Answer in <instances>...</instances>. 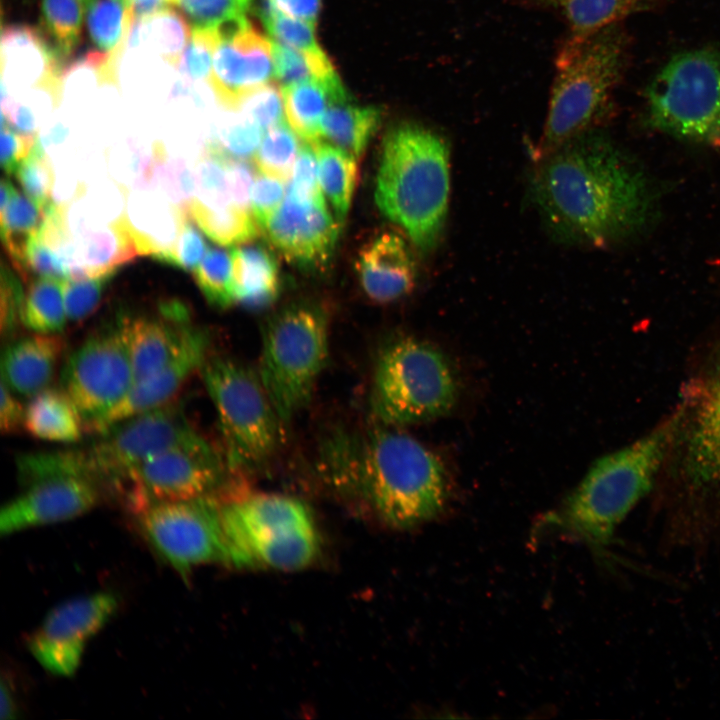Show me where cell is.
<instances>
[{"instance_id": "cell-1", "label": "cell", "mask_w": 720, "mask_h": 720, "mask_svg": "<svg viewBox=\"0 0 720 720\" xmlns=\"http://www.w3.org/2000/svg\"><path fill=\"white\" fill-rule=\"evenodd\" d=\"M536 160L531 196L561 241L608 246L639 232L653 215L655 196L647 176L595 130Z\"/></svg>"}, {"instance_id": "cell-2", "label": "cell", "mask_w": 720, "mask_h": 720, "mask_svg": "<svg viewBox=\"0 0 720 720\" xmlns=\"http://www.w3.org/2000/svg\"><path fill=\"white\" fill-rule=\"evenodd\" d=\"M323 471L378 519L410 529L437 518L451 495L448 471L432 450L398 427L336 432L323 448Z\"/></svg>"}, {"instance_id": "cell-3", "label": "cell", "mask_w": 720, "mask_h": 720, "mask_svg": "<svg viewBox=\"0 0 720 720\" xmlns=\"http://www.w3.org/2000/svg\"><path fill=\"white\" fill-rule=\"evenodd\" d=\"M681 417L675 414L595 461L560 507L538 522L535 535L566 537L586 545L602 562L611 561L615 531L652 489Z\"/></svg>"}, {"instance_id": "cell-4", "label": "cell", "mask_w": 720, "mask_h": 720, "mask_svg": "<svg viewBox=\"0 0 720 720\" xmlns=\"http://www.w3.org/2000/svg\"><path fill=\"white\" fill-rule=\"evenodd\" d=\"M450 195V150L446 139L421 124L403 122L386 134L375 186L382 214L422 252L443 234Z\"/></svg>"}, {"instance_id": "cell-5", "label": "cell", "mask_w": 720, "mask_h": 720, "mask_svg": "<svg viewBox=\"0 0 720 720\" xmlns=\"http://www.w3.org/2000/svg\"><path fill=\"white\" fill-rule=\"evenodd\" d=\"M630 48L620 24L583 37L567 35L560 42L536 159L594 130L609 115L628 69Z\"/></svg>"}, {"instance_id": "cell-6", "label": "cell", "mask_w": 720, "mask_h": 720, "mask_svg": "<svg viewBox=\"0 0 720 720\" xmlns=\"http://www.w3.org/2000/svg\"><path fill=\"white\" fill-rule=\"evenodd\" d=\"M458 397L456 371L434 344L399 336L380 349L369 395L376 423L401 427L431 421L448 414Z\"/></svg>"}, {"instance_id": "cell-7", "label": "cell", "mask_w": 720, "mask_h": 720, "mask_svg": "<svg viewBox=\"0 0 720 720\" xmlns=\"http://www.w3.org/2000/svg\"><path fill=\"white\" fill-rule=\"evenodd\" d=\"M220 502L229 564L289 571L317 555V529L302 501L263 493Z\"/></svg>"}, {"instance_id": "cell-8", "label": "cell", "mask_w": 720, "mask_h": 720, "mask_svg": "<svg viewBox=\"0 0 720 720\" xmlns=\"http://www.w3.org/2000/svg\"><path fill=\"white\" fill-rule=\"evenodd\" d=\"M329 355V320L319 305L291 304L265 324L258 376L286 424L311 400Z\"/></svg>"}, {"instance_id": "cell-9", "label": "cell", "mask_w": 720, "mask_h": 720, "mask_svg": "<svg viewBox=\"0 0 720 720\" xmlns=\"http://www.w3.org/2000/svg\"><path fill=\"white\" fill-rule=\"evenodd\" d=\"M644 121L698 144H720V44L674 54L644 92Z\"/></svg>"}, {"instance_id": "cell-10", "label": "cell", "mask_w": 720, "mask_h": 720, "mask_svg": "<svg viewBox=\"0 0 720 720\" xmlns=\"http://www.w3.org/2000/svg\"><path fill=\"white\" fill-rule=\"evenodd\" d=\"M201 376L214 405L230 470L261 467L276 454L283 424L257 371L227 357H211Z\"/></svg>"}, {"instance_id": "cell-11", "label": "cell", "mask_w": 720, "mask_h": 720, "mask_svg": "<svg viewBox=\"0 0 720 720\" xmlns=\"http://www.w3.org/2000/svg\"><path fill=\"white\" fill-rule=\"evenodd\" d=\"M100 439L82 450H66L70 474L97 484L120 485L136 466L176 447L209 443L172 401L120 421L99 433Z\"/></svg>"}, {"instance_id": "cell-12", "label": "cell", "mask_w": 720, "mask_h": 720, "mask_svg": "<svg viewBox=\"0 0 720 720\" xmlns=\"http://www.w3.org/2000/svg\"><path fill=\"white\" fill-rule=\"evenodd\" d=\"M139 522L154 548L182 576L200 564H229L216 496L150 504L139 511Z\"/></svg>"}, {"instance_id": "cell-13", "label": "cell", "mask_w": 720, "mask_h": 720, "mask_svg": "<svg viewBox=\"0 0 720 720\" xmlns=\"http://www.w3.org/2000/svg\"><path fill=\"white\" fill-rule=\"evenodd\" d=\"M135 383L124 320L83 341L66 359L61 388L77 406L91 431Z\"/></svg>"}, {"instance_id": "cell-14", "label": "cell", "mask_w": 720, "mask_h": 720, "mask_svg": "<svg viewBox=\"0 0 720 720\" xmlns=\"http://www.w3.org/2000/svg\"><path fill=\"white\" fill-rule=\"evenodd\" d=\"M227 468L226 459L210 443L176 447L136 466L122 484L130 487V498L139 512L157 502L216 496L224 486Z\"/></svg>"}, {"instance_id": "cell-15", "label": "cell", "mask_w": 720, "mask_h": 720, "mask_svg": "<svg viewBox=\"0 0 720 720\" xmlns=\"http://www.w3.org/2000/svg\"><path fill=\"white\" fill-rule=\"evenodd\" d=\"M117 608L116 596L107 592L65 601L53 608L30 635L28 648L46 671L72 676L81 663L86 644Z\"/></svg>"}, {"instance_id": "cell-16", "label": "cell", "mask_w": 720, "mask_h": 720, "mask_svg": "<svg viewBox=\"0 0 720 720\" xmlns=\"http://www.w3.org/2000/svg\"><path fill=\"white\" fill-rule=\"evenodd\" d=\"M339 225L324 197L301 200L286 193L262 228L269 242L290 262L319 268L331 258Z\"/></svg>"}, {"instance_id": "cell-17", "label": "cell", "mask_w": 720, "mask_h": 720, "mask_svg": "<svg viewBox=\"0 0 720 720\" xmlns=\"http://www.w3.org/2000/svg\"><path fill=\"white\" fill-rule=\"evenodd\" d=\"M99 484L86 478L57 475L26 484L0 511V534L64 522L92 510L100 501Z\"/></svg>"}, {"instance_id": "cell-18", "label": "cell", "mask_w": 720, "mask_h": 720, "mask_svg": "<svg viewBox=\"0 0 720 720\" xmlns=\"http://www.w3.org/2000/svg\"><path fill=\"white\" fill-rule=\"evenodd\" d=\"M209 346L208 333L188 325L172 357L157 371L136 381L91 431L99 434L120 421L172 402L192 374L201 370L208 359Z\"/></svg>"}, {"instance_id": "cell-19", "label": "cell", "mask_w": 720, "mask_h": 720, "mask_svg": "<svg viewBox=\"0 0 720 720\" xmlns=\"http://www.w3.org/2000/svg\"><path fill=\"white\" fill-rule=\"evenodd\" d=\"M272 42L248 24L236 33L218 38L208 79L216 100L237 111L242 99L268 84L272 70Z\"/></svg>"}, {"instance_id": "cell-20", "label": "cell", "mask_w": 720, "mask_h": 720, "mask_svg": "<svg viewBox=\"0 0 720 720\" xmlns=\"http://www.w3.org/2000/svg\"><path fill=\"white\" fill-rule=\"evenodd\" d=\"M691 400L687 474L696 488L720 493V368L697 387Z\"/></svg>"}, {"instance_id": "cell-21", "label": "cell", "mask_w": 720, "mask_h": 720, "mask_svg": "<svg viewBox=\"0 0 720 720\" xmlns=\"http://www.w3.org/2000/svg\"><path fill=\"white\" fill-rule=\"evenodd\" d=\"M356 269L365 295L375 303L399 300L415 286L414 257L406 241L394 232H383L364 245Z\"/></svg>"}, {"instance_id": "cell-22", "label": "cell", "mask_w": 720, "mask_h": 720, "mask_svg": "<svg viewBox=\"0 0 720 720\" xmlns=\"http://www.w3.org/2000/svg\"><path fill=\"white\" fill-rule=\"evenodd\" d=\"M64 350L59 334L33 333L7 345L1 380L17 395L33 397L49 388Z\"/></svg>"}, {"instance_id": "cell-23", "label": "cell", "mask_w": 720, "mask_h": 720, "mask_svg": "<svg viewBox=\"0 0 720 720\" xmlns=\"http://www.w3.org/2000/svg\"><path fill=\"white\" fill-rule=\"evenodd\" d=\"M520 8L558 17L571 36L583 37L637 13L661 6L666 0H510Z\"/></svg>"}, {"instance_id": "cell-24", "label": "cell", "mask_w": 720, "mask_h": 720, "mask_svg": "<svg viewBox=\"0 0 720 720\" xmlns=\"http://www.w3.org/2000/svg\"><path fill=\"white\" fill-rule=\"evenodd\" d=\"M188 325L187 318L168 316L164 319L138 317L124 320L135 382L157 371L172 357Z\"/></svg>"}, {"instance_id": "cell-25", "label": "cell", "mask_w": 720, "mask_h": 720, "mask_svg": "<svg viewBox=\"0 0 720 720\" xmlns=\"http://www.w3.org/2000/svg\"><path fill=\"white\" fill-rule=\"evenodd\" d=\"M7 78L24 84H41L53 95L62 65L51 54L38 29L9 26L2 33V67Z\"/></svg>"}, {"instance_id": "cell-26", "label": "cell", "mask_w": 720, "mask_h": 720, "mask_svg": "<svg viewBox=\"0 0 720 720\" xmlns=\"http://www.w3.org/2000/svg\"><path fill=\"white\" fill-rule=\"evenodd\" d=\"M380 123L381 111L378 108L353 103L344 89L330 100L321 121V140L358 159Z\"/></svg>"}, {"instance_id": "cell-27", "label": "cell", "mask_w": 720, "mask_h": 720, "mask_svg": "<svg viewBox=\"0 0 720 720\" xmlns=\"http://www.w3.org/2000/svg\"><path fill=\"white\" fill-rule=\"evenodd\" d=\"M23 429L41 440L70 443L81 438L85 424L69 395L61 387H49L31 397Z\"/></svg>"}, {"instance_id": "cell-28", "label": "cell", "mask_w": 720, "mask_h": 720, "mask_svg": "<svg viewBox=\"0 0 720 720\" xmlns=\"http://www.w3.org/2000/svg\"><path fill=\"white\" fill-rule=\"evenodd\" d=\"M236 303L258 309L273 303L280 280L276 259L259 245L237 247L231 251Z\"/></svg>"}, {"instance_id": "cell-29", "label": "cell", "mask_w": 720, "mask_h": 720, "mask_svg": "<svg viewBox=\"0 0 720 720\" xmlns=\"http://www.w3.org/2000/svg\"><path fill=\"white\" fill-rule=\"evenodd\" d=\"M341 85L336 75L326 81L308 80L281 87L288 124L306 143L321 140V121Z\"/></svg>"}, {"instance_id": "cell-30", "label": "cell", "mask_w": 720, "mask_h": 720, "mask_svg": "<svg viewBox=\"0 0 720 720\" xmlns=\"http://www.w3.org/2000/svg\"><path fill=\"white\" fill-rule=\"evenodd\" d=\"M0 211L2 242L19 274L28 280V246L42 227L45 211L17 189L5 203L0 204Z\"/></svg>"}, {"instance_id": "cell-31", "label": "cell", "mask_w": 720, "mask_h": 720, "mask_svg": "<svg viewBox=\"0 0 720 720\" xmlns=\"http://www.w3.org/2000/svg\"><path fill=\"white\" fill-rule=\"evenodd\" d=\"M186 205L197 226L219 245L245 244L259 235L261 228L248 207L207 204L196 197Z\"/></svg>"}, {"instance_id": "cell-32", "label": "cell", "mask_w": 720, "mask_h": 720, "mask_svg": "<svg viewBox=\"0 0 720 720\" xmlns=\"http://www.w3.org/2000/svg\"><path fill=\"white\" fill-rule=\"evenodd\" d=\"M317 157L321 190L337 221L342 224L350 209L358 177L357 158L324 140L312 144Z\"/></svg>"}, {"instance_id": "cell-33", "label": "cell", "mask_w": 720, "mask_h": 720, "mask_svg": "<svg viewBox=\"0 0 720 720\" xmlns=\"http://www.w3.org/2000/svg\"><path fill=\"white\" fill-rule=\"evenodd\" d=\"M190 34L187 20L170 7L143 19H133L128 40L133 46L150 48L178 67Z\"/></svg>"}, {"instance_id": "cell-34", "label": "cell", "mask_w": 720, "mask_h": 720, "mask_svg": "<svg viewBox=\"0 0 720 720\" xmlns=\"http://www.w3.org/2000/svg\"><path fill=\"white\" fill-rule=\"evenodd\" d=\"M63 280L41 276L31 281L24 294L21 322L33 333L60 334L68 322Z\"/></svg>"}, {"instance_id": "cell-35", "label": "cell", "mask_w": 720, "mask_h": 720, "mask_svg": "<svg viewBox=\"0 0 720 720\" xmlns=\"http://www.w3.org/2000/svg\"><path fill=\"white\" fill-rule=\"evenodd\" d=\"M84 10L79 0H41L38 31L61 65L79 43Z\"/></svg>"}, {"instance_id": "cell-36", "label": "cell", "mask_w": 720, "mask_h": 720, "mask_svg": "<svg viewBox=\"0 0 720 720\" xmlns=\"http://www.w3.org/2000/svg\"><path fill=\"white\" fill-rule=\"evenodd\" d=\"M86 24L92 42L114 61L128 40L131 11L116 0H92L86 7Z\"/></svg>"}, {"instance_id": "cell-37", "label": "cell", "mask_w": 720, "mask_h": 720, "mask_svg": "<svg viewBox=\"0 0 720 720\" xmlns=\"http://www.w3.org/2000/svg\"><path fill=\"white\" fill-rule=\"evenodd\" d=\"M298 137L285 122L267 129L253 156L259 172L285 182L289 180L301 148Z\"/></svg>"}, {"instance_id": "cell-38", "label": "cell", "mask_w": 720, "mask_h": 720, "mask_svg": "<svg viewBox=\"0 0 720 720\" xmlns=\"http://www.w3.org/2000/svg\"><path fill=\"white\" fill-rule=\"evenodd\" d=\"M273 71L281 87L308 81H326L337 74L323 51L304 52L279 42L272 43Z\"/></svg>"}, {"instance_id": "cell-39", "label": "cell", "mask_w": 720, "mask_h": 720, "mask_svg": "<svg viewBox=\"0 0 720 720\" xmlns=\"http://www.w3.org/2000/svg\"><path fill=\"white\" fill-rule=\"evenodd\" d=\"M193 276L207 302L226 309L236 303L231 252L223 249H209Z\"/></svg>"}, {"instance_id": "cell-40", "label": "cell", "mask_w": 720, "mask_h": 720, "mask_svg": "<svg viewBox=\"0 0 720 720\" xmlns=\"http://www.w3.org/2000/svg\"><path fill=\"white\" fill-rule=\"evenodd\" d=\"M175 217V239L159 254L156 260L186 272H193L208 251L207 244L186 203L183 207L176 208Z\"/></svg>"}, {"instance_id": "cell-41", "label": "cell", "mask_w": 720, "mask_h": 720, "mask_svg": "<svg viewBox=\"0 0 720 720\" xmlns=\"http://www.w3.org/2000/svg\"><path fill=\"white\" fill-rule=\"evenodd\" d=\"M15 174L25 195L38 206L45 209L52 202L54 172L38 138Z\"/></svg>"}, {"instance_id": "cell-42", "label": "cell", "mask_w": 720, "mask_h": 720, "mask_svg": "<svg viewBox=\"0 0 720 720\" xmlns=\"http://www.w3.org/2000/svg\"><path fill=\"white\" fill-rule=\"evenodd\" d=\"M259 17L268 33L279 43L304 52L322 51L315 38L314 25L280 15L268 0H262Z\"/></svg>"}, {"instance_id": "cell-43", "label": "cell", "mask_w": 720, "mask_h": 720, "mask_svg": "<svg viewBox=\"0 0 720 720\" xmlns=\"http://www.w3.org/2000/svg\"><path fill=\"white\" fill-rule=\"evenodd\" d=\"M191 29H214L221 23L244 16L251 0H170Z\"/></svg>"}, {"instance_id": "cell-44", "label": "cell", "mask_w": 720, "mask_h": 720, "mask_svg": "<svg viewBox=\"0 0 720 720\" xmlns=\"http://www.w3.org/2000/svg\"><path fill=\"white\" fill-rule=\"evenodd\" d=\"M112 276L71 278L63 282L68 322H80L100 305L106 283Z\"/></svg>"}, {"instance_id": "cell-45", "label": "cell", "mask_w": 720, "mask_h": 720, "mask_svg": "<svg viewBox=\"0 0 720 720\" xmlns=\"http://www.w3.org/2000/svg\"><path fill=\"white\" fill-rule=\"evenodd\" d=\"M218 36L214 29H191L177 68L191 80L209 79Z\"/></svg>"}, {"instance_id": "cell-46", "label": "cell", "mask_w": 720, "mask_h": 720, "mask_svg": "<svg viewBox=\"0 0 720 720\" xmlns=\"http://www.w3.org/2000/svg\"><path fill=\"white\" fill-rule=\"evenodd\" d=\"M237 111L263 130L284 122L285 111L280 88L266 84L253 90L242 99Z\"/></svg>"}, {"instance_id": "cell-47", "label": "cell", "mask_w": 720, "mask_h": 720, "mask_svg": "<svg viewBox=\"0 0 720 720\" xmlns=\"http://www.w3.org/2000/svg\"><path fill=\"white\" fill-rule=\"evenodd\" d=\"M263 129L243 114L229 121L214 141L229 157L245 160L253 157L262 140Z\"/></svg>"}, {"instance_id": "cell-48", "label": "cell", "mask_w": 720, "mask_h": 720, "mask_svg": "<svg viewBox=\"0 0 720 720\" xmlns=\"http://www.w3.org/2000/svg\"><path fill=\"white\" fill-rule=\"evenodd\" d=\"M286 193L306 200L324 197L318 178V164L314 147L310 143L301 146Z\"/></svg>"}, {"instance_id": "cell-49", "label": "cell", "mask_w": 720, "mask_h": 720, "mask_svg": "<svg viewBox=\"0 0 720 720\" xmlns=\"http://www.w3.org/2000/svg\"><path fill=\"white\" fill-rule=\"evenodd\" d=\"M284 183L261 173L254 180L249 207L261 230L285 198Z\"/></svg>"}, {"instance_id": "cell-50", "label": "cell", "mask_w": 720, "mask_h": 720, "mask_svg": "<svg viewBox=\"0 0 720 720\" xmlns=\"http://www.w3.org/2000/svg\"><path fill=\"white\" fill-rule=\"evenodd\" d=\"M36 140L35 135L21 133L8 123L1 122V166L7 174L16 172Z\"/></svg>"}, {"instance_id": "cell-51", "label": "cell", "mask_w": 720, "mask_h": 720, "mask_svg": "<svg viewBox=\"0 0 720 720\" xmlns=\"http://www.w3.org/2000/svg\"><path fill=\"white\" fill-rule=\"evenodd\" d=\"M24 292L16 277L4 266L1 271V331L11 333L21 322Z\"/></svg>"}, {"instance_id": "cell-52", "label": "cell", "mask_w": 720, "mask_h": 720, "mask_svg": "<svg viewBox=\"0 0 720 720\" xmlns=\"http://www.w3.org/2000/svg\"><path fill=\"white\" fill-rule=\"evenodd\" d=\"M229 191L233 203L248 207L254 180L251 170L243 162L230 158L228 161Z\"/></svg>"}, {"instance_id": "cell-53", "label": "cell", "mask_w": 720, "mask_h": 720, "mask_svg": "<svg viewBox=\"0 0 720 720\" xmlns=\"http://www.w3.org/2000/svg\"><path fill=\"white\" fill-rule=\"evenodd\" d=\"M16 395L1 380L0 428L4 434H11L23 428L25 407L16 398Z\"/></svg>"}, {"instance_id": "cell-54", "label": "cell", "mask_w": 720, "mask_h": 720, "mask_svg": "<svg viewBox=\"0 0 720 720\" xmlns=\"http://www.w3.org/2000/svg\"><path fill=\"white\" fill-rule=\"evenodd\" d=\"M271 5L292 18H296L312 25L316 24L321 0H268Z\"/></svg>"}, {"instance_id": "cell-55", "label": "cell", "mask_w": 720, "mask_h": 720, "mask_svg": "<svg viewBox=\"0 0 720 720\" xmlns=\"http://www.w3.org/2000/svg\"><path fill=\"white\" fill-rule=\"evenodd\" d=\"M171 7L170 0H129L133 19H143Z\"/></svg>"}, {"instance_id": "cell-56", "label": "cell", "mask_w": 720, "mask_h": 720, "mask_svg": "<svg viewBox=\"0 0 720 720\" xmlns=\"http://www.w3.org/2000/svg\"><path fill=\"white\" fill-rule=\"evenodd\" d=\"M11 679L4 675L1 678V700H0V718L14 719L17 716L16 696L13 690Z\"/></svg>"}, {"instance_id": "cell-57", "label": "cell", "mask_w": 720, "mask_h": 720, "mask_svg": "<svg viewBox=\"0 0 720 720\" xmlns=\"http://www.w3.org/2000/svg\"><path fill=\"white\" fill-rule=\"evenodd\" d=\"M65 137V129L62 126L54 127L50 133L49 136L47 135V140L57 143L64 139Z\"/></svg>"}, {"instance_id": "cell-58", "label": "cell", "mask_w": 720, "mask_h": 720, "mask_svg": "<svg viewBox=\"0 0 720 720\" xmlns=\"http://www.w3.org/2000/svg\"><path fill=\"white\" fill-rule=\"evenodd\" d=\"M116 1H118L119 3H121L125 8L128 7L129 0H116Z\"/></svg>"}, {"instance_id": "cell-59", "label": "cell", "mask_w": 720, "mask_h": 720, "mask_svg": "<svg viewBox=\"0 0 720 720\" xmlns=\"http://www.w3.org/2000/svg\"><path fill=\"white\" fill-rule=\"evenodd\" d=\"M86 7L92 0H79Z\"/></svg>"}]
</instances>
